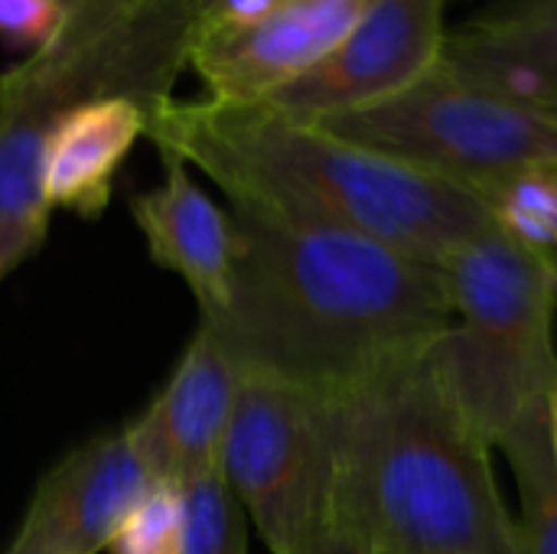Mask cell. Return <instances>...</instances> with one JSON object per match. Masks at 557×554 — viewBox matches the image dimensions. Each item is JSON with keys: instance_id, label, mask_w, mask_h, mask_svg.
<instances>
[{"instance_id": "cell-1", "label": "cell", "mask_w": 557, "mask_h": 554, "mask_svg": "<svg viewBox=\"0 0 557 554\" xmlns=\"http://www.w3.org/2000/svg\"><path fill=\"white\" fill-rule=\"evenodd\" d=\"M232 219L228 297L199 323L245 379L339 395L421 356L450 327L437 264L336 229Z\"/></svg>"}, {"instance_id": "cell-2", "label": "cell", "mask_w": 557, "mask_h": 554, "mask_svg": "<svg viewBox=\"0 0 557 554\" xmlns=\"http://www.w3.org/2000/svg\"><path fill=\"white\" fill-rule=\"evenodd\" d=\"M147 137L209 176L232 212L362 235L437 268L493 222L476 193L268 104L170 98Z\"/></svg>"}, {"instance_id": "cell-3", "label": "cell", "mask_w": 557, "mask_h": 554, "mask_svg": "<svg viewBox=\"0 0 557 554\" xmlns=\"http://www.w3.org/2000/svg\"><path fill=\"white\" fill-rule=\"evenodd\" d=\"M326 398L330 532L372 554H522L493 444L428 349Z\"/></svg>"}, {"instance_id": "cell-4", "label": "cell", "mask_w": 557, "mask_h": 554, "mask_svg": "<svg viewBox=\"0 0 557 554\" xmlns=\"http://www.w3.org/2000/svg\"><path fill=\"white\" fill-rule=\"evenodd\" d=\"M199 0H78L62 33L0 72V219L49 222L39 163L52 124L88 101L173 98Z\"/></svg>"}, {"instance_id": "cell-5", "label": "cell", "mask_w": 557, "mask_h": 554, "mask_svg": "<svg viewBox=\"0 0 557 554\" xmlns=\"http://www.w3.org/2000/svg\"><path fill=\"white\" fill-rule=\"evenodd\" d=\"M450 327L428 359L473 428L499 441L557 389V261L493 222L444 261Z\"/></svg>"}, {"instance_id": "cell-6", "label": "cell", "mask_w": 557, "mask_h": 554, "mask_svg": "<svg viewBox=\"0 0 557 554\" xmlns=\"http://www.w3.org/2000/svg\"><path fill=\"white\" fill-rule=\"evenodd\" d=\"M320 124L480 199L496 183L557 160V118L486 91L444 59L405 91Z\"/></svg>"}, {"instance_id": "cell-7", "label": "cell", "mask_w": 557, "mask_h": 554, "mask_svg": "<svg viewBox=\"0 0 557 554\" xmlns=\"http://www.w3.org/2000/svg\"><path fill=\"white\" fill-rule=\"evenodd\" d=\"M222 477L271 554H307L330 535L333 444L326 398L245 379Z\"/></svg>"}, {"instance_id": "cell-8", "label": "cell", "mask_w": 557, "mask_h": 554, "mask_svg": "<svg viewBox=\"0 0 557 554\" xmlns=\"http://www.w3.org/2000/svg\"><path fill=\"white\" fill-rule=\"evenodd\" d=\"M444 10L447 0H369L320 65L261 104L320 124L405 91L444 59Z\"/></svg>"}, {"instance_id": "cell-9", "label": "cell", "mask_w": 557, "mask_h": 554, "mask_svg": "<svg viewBox=\"0 0 557 554\" xmlns=\"http://www.w3.org/2000/svg\"><path fill=\"white\" fill-rule=\"evenodd\" d=\"M369 0H277L238 26L196 23L189 69L225 104H261L320 65L362 16Z\"/></svg>"}, {"instance_id": "cell-10", "label": "cell", "mask_w": 557, "mask_h": 554, "mask_svg": "<svg viewBox=\"0 0 557 554\" xmlns=\"http://www.w3.org/2000/svg\"><path fill=\"white\" fill-rule=\"evenodd\" d=\"M150 483L127 428L101 434L39 480L3 554H98Z\"/></svg>"}, {"instance_id": "cell-11", "label": "cell", "mask_w": 557, "mask_h": 554, "mask_svg": "<svg viewBox=\"0 0 557 554\" xmlns=\"http://www.w3.org/2000/svg\"><path fill=\"white\" fill-rule=\"evenodd\" d=\"M245 376L199 323L183 359L150 408L127 424V438L150 480L189 483L222 467L228 424Z\"/></svg>"}, {"instance_id": "cell-12", "label": "cell", "mask_w": 557, "mask_h": 554, "mask_svg": "<svg viewBox=\"0 0 557 554\" xmlns=\"http://www.w3.org/2000/svg\"><path fill=\"white\" fill-rule=\"evenodd\" d=\"M163 157L160 186L131 199V216L147 242L150 258L180 274L196 294L199 313H215L232 284L235 268V219L225 212L170 153Z\"/></svg>"}, {"instance_id": "cell-13", "label": "cell", "mask_w": 557, "mask_h": 554, "mask_svg": "<svg viewBox=\"0 0 557 554\" xmlns=\"http://www.w3.org/2000/svg\"><path fill=\"white\" fill-rule=\"evenodd\" d=\"M150 111L131 98H101L65 111L42 147L39 193L46 209L98 216L127 153L147 137Z\"/></svg>"}, {"instance_id": "cell-14", "label": "cell", "mask_w": 557, "mask_h": 554, "mask_svg": "<svg viewBox=\"0 0 557 554\" xmlns=\"http://www.w3.org/2000/svg\"><path fill=\"white\" fill-rule=\"evenodd\" d=\"M444 62L519 108L557 118L555 65L490 26L470 20L463 29L447 33Z\"/></svg>"}, {"instance_id": "cell-15", "label": "cell", "mask_w": 557, "mask_h": 554, "mask_svg": "<svg viewBox=\"0 0 557 554\" xmlns=\"http://www.w3.org/2000/svg\"><path fill=\"white\" fill-rule=\"evenodd\" d=\"M499 451L516 480L519 549L522 554H557V467L548 438V408L522 418L499 441Z\"/></svg>"}, {"instance_id": "cell-16", "label": "cell", "mask_w": 557, "mask_h": 554, "mask_svg": "<svg viewBox=\"0 0 557 554\" xmlns=\"http://www.w3.org/2000/svg\"><path fill=\"white\" fill-rule=\"evenodd\" d=\"M483 202L490 206L493 225L499 232L557 261V193L548 176V163L496 183Z\"/></svg>"}, {"instance_id": "cell-17", "label": "cell", "mask_w": 557, "mask_h": 554, "mask_svg": "<svg viewBox=\"0 0 557 554\" xmlns=\"http://www.w3.org/2000/svg\"><path fill=\"white\" fill-rule=\"evenodd\" d=\"M183 549L180 554H248V529L222 467L183 483Z\"/></svg>"}, {"instance_id": "cell-18", "label": "cell", "mask_w": 557, "mask_h": 554, "mask_svg": "<svg viewBox=\"0 0 557 554\" xmlns=\"http://www.w3.org/2000/svg\"><path fill=\"white\" fill-rule=\"evenodd\" d=\"M183 487L157 480L124 516L108 542L111 554H180L183 549Z\"/></svg>"}, {"instance_id": "cell-19", "label": "cell", "mask_w": 557, "mask_h": 554, "mask_svg": "<svg viewBox=\"0 0 557 554\" xmlns=\"http://www.w3.org/2000/svg\"><path fill=\"white\" fill-rule=\"evenodd\" d=\"M62 0H0V39L29 56L46 49L65 26Z\"/></svg>"}, {"instance_id": "cell-20", "label": "cell", "mask_w": 557, "mask_h": 554, "mask_svg": "<svg viewBox=\"0 0 557 554\" xmlns=\"http://www.w3.org/2000/svg\"><path fill=\"white\" fill-rule=\"evenodd\" d=\"M49 222H16V219H0V278L13 271L23 258H29L42 238H46Z\"/></svg>"}, {"instance_id": "cell-21", "label": "cell", "mask_w": 557, "mask_h": 554, "mask_svg": "<svg viewBox=\"0 0 557 554\" xmlns=\"http://www.w3.org/2000/svg\"><path fill=\"white\" fill-rule=\"evenodd\" d=\"M473 23L509 36L512 42L525 46L529 52L542 56L548 65L557 69V16H552V20H529V23H483V20H473Z\"/></svg>"}, {"instance_id": "cell-22", "label": "cell", "mask_w": 557, "mask_h": 554, "mask_svg": "<svg viewBox=\"0 0 557 554\" xmlns=\"http://www.w3.org/2000/svg\"><path fill=\"white\" fill-rule=\"evenodd\" d=\"M557 16V0H496L480 16L483 23H529V20H552Z\"/></svg>"}, {"instance_id": "cell-23", "label": "cell", "mask_w": 557, "mask_h": 554, "mask_svg": "<svg viewBox=\"0 0 557 554\" xmlns=\"http://www.w3.org/2000/svg\"><path fill=\"white\" fill-rule=\"evenodd\" d=\"M307 554H372V552H366V549H359V545H352V542H346L343 535H323L313 549Z\"/></svg>"}, {"instance_id": "cell-24", "label": "cell", "mask_w": 557, "mask_h": 554, "mask_svg": "<svg viewBox=\"0 0 557 554\" xmlns=\"http://www.w3.org/2000/svg\"><path fill=\"white\" fill-rule=\"evenodd\" d=\"M548 438H552V454H555V467H557V389L548 398Z\"/></svg>"}, {"instance_id": "cell-25", "label": "cell", "mask_w": 557, "mask_h": 554, "mask_svg": "<svg viewBox=\"0 0 557 554\" xmlns=\"http://www.w3.org/2000/svg\"><path fill=\"white\" fill-rule=\"evenodd\" d=\"M548 176H552V183H555V193H557V160L555 163H548Z\"/></svg>"}, {"instance_id": "cell-26", "label": "cell", "mask_w": 557, "mask_h": 554, "mask_svg": "<svg viewBox=\"0 0 557 554\" xmlns=\"http://www.w3.org/2000/svg\"><path fill=\"white\" fill-rule=\"evenodd\" d=\"M75 3H78V0H62V7H65V10H72Z\"/></svg>"}, {"instance_id": "cell-27", "label": "cell", "mask_w": 557, "mask_h": 554, "mask_svg": "<svg viewBox=\"0 0 557 554\" xmlns=\"http://www.w3.org/2000/svg\"><path fill=\"white\" fill-rule=\"evenodd\" d=\"M0 72H3V69H0Z\"/></svg>"}]
</instances>
